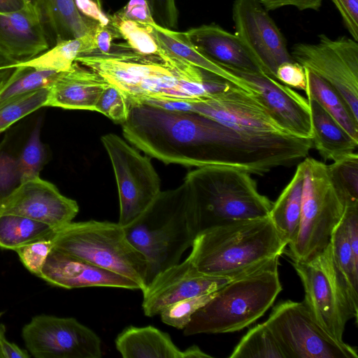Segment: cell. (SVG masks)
I'll return each mask as SVG.
<instances>
[{"instance_id":"1","label":"cell","mask_w":358,"mask_h":358,"mask_svg":"<svg viewBox=\"0 0 358 358\" xmlns=\"http://www.w3.org/2000/svg\"><path fill=\"white\" fill-rule=\"evenodd\" d=\"M121 125L127 142L166 164L224 166L232 154L229 127L197 113L141 103Z\"/></svg>"},{"instance_id":"2","label":"cell","mask_w":358,"mask_h":358,"mask_svg":"<svg viewBox=\"0 0 358 358\" xmlns=\"http://www.w3.org/2000/svg\"><path fill=\"white\" fill-rule=\"evenodd\" d=\"M127 48L81 55L75 62L120 90L130 107L154 100L195 102L210 94V85L192 73L175 70L159 56L143 55Z\"/></svg>"},{"instance_id":"3","label":"cell","mask_w":358,"mask_h":358,"mask_svg":"<svg viewBox=\"0 0 358 358\" xmlns=\"http://www.w3.org/2000/svg\"><path fill=\"white\" fill-rule=\"evenodd\" d=\"M286 247L268 215L234 220L199 233L188 257L204 275L236 278L280 257Z\"/></svg>"},{"instance_id":"4","label":"cell","mask_w":358,"mask_h":358,"mask_svg":"<svg viewBox=\"0 0 358 358\" xmlns=\"http://www.w3.org/2000/svg\"><path fill=\"white\" fill-rule=\"evenodd\" d=\"M124 228L129 241L146 259L148 285L159 273L179 263L199 233L186 182L161 191L148 208Z\"/></svg>"},{"instance_id":"5","label":"cell","mask_w":358,"mask_h":358,"mask_svg":"<svg viewBox=\"0 0 358 358\" xmlns=\"http://www.w3.org/2000/svg\"><path fill=\"white\" fill-rule=\"evenodd\" d=\"M275 257L220 288L183 329L185 336L240 331L254 323L273 305L282 290Z\"/></svg>"},{"instance_id":"6","label":"cell","mask_w":358,"mask_h":358,"mask_svg":"<svg viewBox=\"0 0 358 358\" xmlns=\"http://www.w3.org/2000/svg\"><path fill=\"white\" fill-rule=\"evenodd\" d=\"M251 175L220 166L187 173L183 181L192 198L199 233L234 220L268 215L273 202L259 192Z\"/></svg>"},{"instance_id":"7","label":"cell","mask_w":358,"mask_h":358,"mask_svg":"<svg viewBox=\"0 0 358 358\" xmlns=\"http://www.w3.org/2000/svg\"><path fill=\"white\" fill-rule=\"evenodd\" d=\"M52 248L147 286L148 262L129 241L118 222L88 220L70 222L51 238Z\"/></svg>"},{"instance_id":"8","label":"cell","mask_w":358,"mask_h":358,"mask_svg":"<svg viewBox=\"0 0 358 358\" xmlns=\"http://www.w3.org/2000/svg\"><path fill=\"white\" fill-rule=\"evenodd\" d=\"M303 185L298 232L285 253L292 261H307L329 244L345 202L335 189L328 165L312 157L301 162Z\"/></svg>"},{"instance_id":"9","label":"cell","mask_w":358,"mask_h":358,"mask_svg":"<svg viewBox=\"0 0 358 358\" xmlns=\"http://www.w3.org/2000/svg\"><path fill=\"white\" fill-rule=\"evenodd\" d=\"M292 264L303 284V302L310 314L331 337L343 342L347 322L357 319L358 294L336 265L330 242L313 258Z\"/></svg>"},{"instance_id":"10","label":"cell","mask_w":358,"mask_h":358,"mask_svg":"<svg viewBox=\"0 0 358 358\" xmlns=\"http://www.w3.org/2000/svg\"><path fill=\"white\" fill-rule=\"evenodd\" d=\"M264 323L285 358H358L355 348L334 339L316 322L303 302L278 303Z\"/></svg>"},{"instance_id":"11","label":"cell","mask_w":358,"mask_h":358,"mask_svg":"<svg viewBox=\"0 0 358 358\" xmlns=\"http://www.w3.org/2000/svg\"><path fill=\"white\" fill-rule=\"evenodd\" d=\"M112 164L119 197V221L123 227L137 219L160 193L161 180L150 159L113 133L101 136Z\"/></svg>"},{"instance_id":"12","label":"cell","mask_w":358,"mask_h":358,"mask_svg":"<svg viewBox=\"0 0 358 358\" xmlns=\"http://www.w3.org/2000/svg\"><path fill=\"white\" fill-rule=\"evenodd\" d=\"M315 43H296L292 49L294 60L331 85L358 120V42L341 37L319 36Z\"/></svg>"},{"instance_id":"13","label":"cell","mask_w":358,"mask_h":358,"mask_svg":"<svg viewBox=\"0 0 358 358\" xmlns=\"http://www.w3.org/2000/svg\"><path fill=\"white\" fill-rule=\"evenodd\" d=\"M22 336L36 358H100L101 341L73 317L37 315L24 325Z\"/></svg>"},{"instance_id":"14","label":"cell","mask_w":358,"mask_h":358,"mask_svg":"<svg viewBox=\"0 0 358 358\" xmlns=\"http://www.w3.org/2000/svg\"><path fill=\"white\" fill-rule=\"evenodd\" d=\"M191 112L201 114L249 136L289 135L276 123L255 93L230 82L222 90L191 102Z\"/></svg>"},{"instance_id":"15","label":"cell","mask_w":358,"mask_h":358,"mask_svg":"<svg viewBox=\"0 0 358 358\" xmlns=\"http://www.w3.org/2000/svg\"><path fill=\"white\" fill-rule=\"evenodd\" d=\"M232 18L235 34L266 75L275 79L276 70L280 64L294 61L283 35L260 0H235Z\"/></svg>"},{"instance_id":"16","label":"cell","mask_w":358,"mask_h":358,"mask_svg":"<svg viewBox=\"0 0 358 358\" xmlns=\"http://www.w3.org/2000/svg\"><path fill=\"white\" fill-rule=\"evenodd\" d=\"M224 68L248 85L287 134L298 138H312L311 113L307 99L265 73Z\"/></svg>"},{"instance_id":"17","label":"cell","mask_w":358,"mask_h":358,"mask_svg":"<svg viewBox=\"0 0 358 358\" xmlns=\"http://www.w3.org/2000/svg\"><path fill=\"white\" fill-rule=\"evenodd\" d=\"M236 278L204 275L187 257L159 273L149 282L142 291V309L148 317L158 315L177 301L215 292Z\"/></svg>"},{"instance_id":"18","label":"cell","mask_w":358,"mask_h":358,"mask_svg":"<svg viewBox=\"0 0 358 358\" xmlns=\"http://www.w3.org/2000/svg\"><path fill=\"white\" fill-rule=\"evenodd\" d=\"M78 211L75 200L64 196L54 184L40 177L23 182L0 202V213L29 217L56 230L71 222Z\"/></svg>"},{"instance_id":"19","label":"cell","mask_w":358,"mask_h":358,"mask_svg":"<svg viewBox=\"0 0 358 358\" xmlns=\"http://www.w3.org/2000/svg\"><path fill=\"white\" fill-rule=\"evenodd\" d=\"M39 278L53 286L65 289L108 287L141 289L136 282L126 277L53 248Z\"/></svg>"},{"instance_id":"20","label":"cell","mask_w":358,"mask_h":358,"mask_svg":"<svg viewBox=\"0 0 358 358\" xmlns=\"http://www.w3.org/2000/svg\"><path fill=\"white\" fill-rule=\"evenodd\" d=\"M50 48V38L41 15L24 6L0 13V52L17 63Z\"/></svg>"},{"instance_id":"21","label":"cell","mask_w":358,"mask_h":358,"mask_svg":"<svg viewBox=\"0 0 358 358\" xmlns=\"http://www.w3.org/2000/svg\"><path fill=\"white\" fill-rule=\"evenodd\" d=\"M185 32L194 46L215 63L224 67L265 73L236 34L214 24H203Z\"/></svg>"},{"instance_id":"22","label":"cell","mask_w":358,"mask_h":358,"mask_svg":"<svg viewBox=\"0 0 358 358\" xmlns=\"http://www.w3.org/2000/svg\"><path fill=\"white\" fill-rule=\"evenodd\" d=\"M108 83L94 71L74 62L60 72L49 86L45 106L95 111L96 104Z\"/></svg>"},{"instance_id":"23","label":"cell","mask_w":358,"mask_h":358,"mask_svg":"<svg viewBox=\"0 0 358 358\" xmlns=\"http://www.w3.org/2000/svg\"><path fill=\"white\" fill-rule=\"evenodd\" d=\"M115 344L124 358H212L197 345L180 350L169 334L151 325L124 328Z\"/></svg>"},{"instance_id":"24","label":"cell","mask_w":358,"mask_h":358,"mask_svg":"<svg viewBox=\"0 0 358 358\" xmlns=\"http://www.w3.org/2000/svg\"><path fill=\"white\" fill-rule=\"evenodd\" d=\"M38 5L45 29L54 45L59 41L81 37L97 23L83 16L73 0H38Z\"/></svg>"},{"instance_id":"25","label":"cell","mask_w":358,"mask_h":358,"mask_svg":"<svg viewBox=\"0 0 358 358\" xmlns=\"http://www.w3.org/2000/svg\"><path fill=\"white\" fill-rule=\"evenodd\" d=\"M312 121L313 145L324 160L336 161L355 150L358 141L313 99H307Z\"/></svg>"},{"instance_id":"26","label":"cell","mask_w":358,"mask_h":358,"mask_svg":"<svg viewBox=\"0 0 358 358\" xmlns=\"http://www.w3.org/2000/svg\"><path fill=\"white\" fill-rule=\"evenodd\" d=\"M157 43L172 54L192 65L215 74L235 85L253 93L248 85L237 75L215 63L199 52L191 43L185 32L163 27L156 22L149 24Z\"/></svg>"},{"instance_id":"27","label":"cell","mask_w":358,"mask_h":358,"mask_svg":"<svg viewBox=\"0 0 358 358\" xmlns=\"http://www.w3.org/2000/svg\"><path fill=\"white\" fill-rule=\"evenodd\" d=\"M303 185L300 163L289 182L273 203L268 216L287 244L294 239L299 227Z\"/></svg>"},{"instance_id":"28","label":"cell","mask_w":358,"mask_h":358,"mask_svg":"<svg viewBox=\"0 0 358 358\" xmlns=\"http://www.w3.org/2000/svg\"><path fill=\"white\" fill-rule=\"evenodd\" d=\"M307 99H313L355 141H358V120L339 93L317 74L306 69Z\"/></svg>"},{"instance_id":"29","label":"cell","mask_w":358,"mask_h":358,"mask_svg":"<svg viewBox=\"0 0 358 358\" xmlns=\"http://www.w3.org/2000/svg\"><path fill=\"white\" fill-rule=\"evenodd\" d=\"M93 29L81 37L57 41L38 55L15 64L13 69L17 66H26L57 72L66 71L78 56L96 51Z\"/></svg>"},{"instance_id":"30","label":"cell","mask_w":358,"mask_h":358,"mask_svg":"<svg viewBox=\"0 0 358 358\" xmlns=\"http://www.w3.org/2000/svg\"><path fill=\"white\" fill-rule=\"evenodd\" d=\"M57 230L24 216L0 213V248L15 250L24 245L51 239Z\"/></svg>"},{"instance_id":"31","label":"cell","mask_w":358,"mask_h":358,"mask_svg":"<svg viewBox=\"0 0 358 358\" xmlns=\"http://www.w3.org/2000/svg\"><path fill=\"white\" fill-rule=\"evenodd\" d=\"M10 71L0 79V105L28 93L49 87L60 73L26 66H17Z\"/></svg>"},{"instance_id":"32","label":"cell","mask_w":358,"mask_h":358,"mask_svg":"<svg viewBox=\"0 0 358 358\" xmlns=\"http://www.w3.org/2000/svg\"><path fill=\"white\" fill-rule=\"evenodd\" d=\"M229 357L285 358L277 340L264 322L250 329Z\"/></svg>"},{"instance_id":"33","label":"cell","mask_w":358,"mask_h":358,"mask_svg":"<svg viewBox=\"0 0 358 358\" xmlns=\"http://www.w3.org/2000/svg\"><path fill=\"white\" fill-rule=\"evenodd\" d=\"M110 20L111 26L126 41L129 49L143 55L158 56L159 47L149 25L136 22L119 12L110 17Z\"/></svg>"},{"instance_id":"34","label":"cell","mask_w":358,"mask_h":358,"mask_svg":"<svg viewBox=\"0 0 358 358\" xmlns=\"http://www.w3.org/2000/svg\"><path fill=\"white\" fill-rule=\"evenodd\" d=\"M332 183L347 203L358 202V155H348L328 165Z\"/></svg>"},{"instance_id":"35","label":"cell","mask_w":358,"mask_h":358,"mask_svg":"<svg viewBox=\"0 0 358 358\" xmlns=\"http://www.w3.org/2000/svg\"><path fill=\"white\" fill-rule=\"evenodd\" d=\"M22 183L39 177L48 160L45 145L41 138V122H38L17 155Z\"/></svg>"},{"instance_id":"36","label":"cell","mask_w":358,"mask_h":358,"mask_svg":"<svg viewBox=\"0 0 358 358\" xmlns=\"http://www.w3.org/2000/svg\"><path fill=\"white\" fill-rule=\"evenodd\" d=\"M329 242L336 265L349 287L357 294L358 257L352 250L341 220L334 229Z\"/></svg>"},{"instance_id":"37","label":"cell","mask_w":358,"mask_h":358,"mask_svg":"<svg viewBox=\"0 0 358 358\" xmlns=\"http://www.w3.org/2000/svg\"><path fill=\"white\" fill-rule=\"evenodd\" d=\"M48 87L42 88L0 105V134L25 116L45 106Z\"/></svg>"},{"instance_id":"38","label":"cell","mask_w":358,"mask_h":358,"mask_svg":"<svg viewBox=\"0 0 358 358\" xmlns=\"http://www.w3.org/2000/svg\"><path fill=\"white\" fill-rule=\"evenodd\" d=\"M217 290L187 298L170 305L160 313L162 321L177 329L183 330L193 315L211 300Z\"/></svg>"},{"instance_id":"39","label":"cell","mask_w":358,"mask_h":358,"mask_svg":"<svg viewBox=\"0 0 358 358\" xmlns=\"http://www.w3.org/2000/svg\"><path fill=\"white\" fill-rule=\"evenodd\" d=\"M95 111L116 123L122 124L129 117L130 105L121 91L109 84L101 93L96 104Z\"/></svg>"},{"instance_id":"40","label":"cell","mask_w":358,"mask_h":358,"mask_svg":"<svg viewBox=\"0 0 358 358\" xmlns=\"http://www.w3.org/2000/svg\"><path fill=\"white\" fill-rule=\"evenodd\" d=\"M52 248L51 239H47L24 245L14 251L25 268L32 274L39 277Z\"/></svg>"},{"instance_id":"41","label":"cell","mask_w":358,"mask_h":358,"mask_svg":"<svg viewBox=\"0 0 358 358\" xmlns=\"http://www.w3.org/2000/svg\"><path fill=\"white\" fill-rule=\"evenodd\" d=\"M22 184L17 155L0 150V202Z\"/></svg>"},{"instance_id":"42","label":"cell","mask_w":358,"mask_h":358,"mask_svg":"<svg viewBox=\"0 0 358 358\" xmlns=\"http://www.w3.org/2000/svg\"><path fill=\"white\" fill-rule=\"evenodd\" d=\"M275 79L291 88L305 91L306 87L305 68L295 61L280 64L276 70Z\"/></svg>"},{"instance_id":"43","label":"cell","mask_w":358,"mask_h":358,"mask_svg":"<svg viewBox=\"0 0 358 358\" xmlns=\"http://www.w3.org/2000/svg\"><path fill=\"white\" fill-rule=\"evenodd\" d=\"M338 10L352 38L358 42V0H331Z\"/></svg>"},{"instance_id":"44","label":"cell","mask_w":358,"mask_h":358,"mask_svg":"<svg viewBox=\"0 0 358 358\" xmlns=\"http://www.w3.org/2000/svg\"><path fill=\"white\" fill-rule=\"evenodd\" d=\"M122 16L144 26L156 22L146 0H129L120 11Z\"/></svg>"},{"instance_id":"45","label":"cell","mask_w":358,"mask_h":358,"mask_svg":"<svg viewBox=\"0 0 358 358\" xmlns=\"http://www.w3.org/2000/svg\"><path fill=\"white\" fill-rule=\"evenodd\" d=\"M92 37L96 51L101 54L110 52L113 38H120L111 24L104 26L98 22L93 29Z\"/></svg>"},{"instance_id":"46","label":"cell","mask_w":358,"mask_h":358,"mask_svg":"<svg viewBox=\"0 0 358 358\" xmlns=\"http://www.w3.org/2000/svg\"><path fill=\"white\" fill-rule=\"evenodd\" d=\"M78 11L85 17L93 20L101 25H110V17L102 11L101 5L94 0H73Z\"/></svg>"},{"instance_id":"47","label":"cell","mask_w":358,"mask_h":358,"mask_svg":"<svg viewBox=\"0 0 358 358\" xmlns=\"http://www.w3.org/2000/svg\"><path fill=\"white\" fill-rule=\"evenodd\" d=\"M266 10H275L283 6H292L301 10H318L322 0H260Z\"/></svg>"},{"instance_id":"48","label":"cell","mask_w":358,"mask_h":358,"mask_svg":"<svg viewBox=\"0 0 358 358\" xmlns=\"http://www.w3.org/2000/svg\"><path fill=\"white\" fill-rule=\"evenodd\" d=\"M28 352L8 341L5 336V329L0 324V358H27Z\"/></svg>"},{"instance_id":"49","label":"cell","mask_w":358,"mask_h":358,"mask_svg":"<svg viewBox=\"0 0 358 358\" xmlns=\"http://www.w3.org/2000/svg\"><path fill=\"white\" fill-rule=\"evenodd\" d=\"M23 0H0V13H10L23 8Z\"/></svg>"},{"instance_id":"50","label":"cell","mask_w":358,"mask_h":358,"mask_svg":"<svg viewBox=\"0 0 358 358\" xmlns=\"http://www.w3.org/2000/svg\"><path fill=\"white\" fill-rule=\"evenodd\" d=\"M17 63V62L8 58L0 52V76H3L12 70L13 66Z\"/></svg>"},{"instance_id":"51","label":"cell","mask_w":358,"mask_h":358,"mask_svg":"<svg viewBox=\"0 0 358 358\" xmlns=\"http://www.w3.org/2000/svg\"><path fill=\"white\" fill-rule=\"evenodd\" d=\"M23 1L25 3V6H27V7L31 8L32 10L37 11L41 15L40 10H39L38 0H23Z\"/></svg>"},{"instance_id":"52","label":"cell","mask_w":358,"mask_h":358,"mask_svg":"<svg viewBox=\"0 0 358 358\" xmlns=\"http://www.w3.org/2000/svg\"><path fill=\"white\" fill-rule=\"evenodd\" d=\"M98 4L101 5V1L100 0H94Z\"/></svg>"}]
</instances>
